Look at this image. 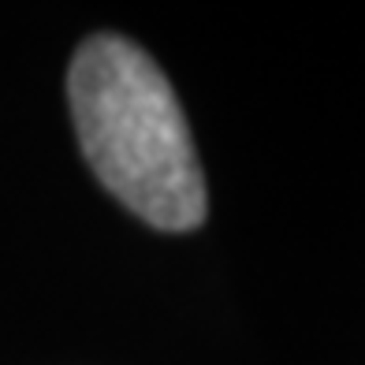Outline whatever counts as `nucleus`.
<instances>
[{"instance_id":"nucleus-1","label":"nucleus","mask_w":365,"mask_h":365,"mask_svg":"<svg viewBox=\"0 0 365 365\" xmlns=\"http://www.w3.org/2000/svg\"><path fill=\"white\" fill-rule=\"evenodd\" d=\"M78 145L93 175L160 231H194L209 197L172 82L127 38L78 45L68 75Z\"/></svg>"}]
</instances>
